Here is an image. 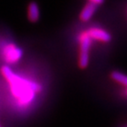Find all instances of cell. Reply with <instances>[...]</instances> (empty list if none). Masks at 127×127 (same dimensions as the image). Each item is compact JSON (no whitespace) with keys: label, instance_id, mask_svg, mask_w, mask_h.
Masks as SVG:
<instances>
[{"label":"cell","instance_id":"cell-7","mask_svg":"<svg viewBox=\"0 0 127 127\" xmlns=\"http://www.w3.org/2000/svg\"><path fill=\"white\" fill-rule=\"evenodd\" d=\"M110 78L116 83L121 85L124 87H127V75L120 71H114L110 73Z\"/></svg>","mask_w":127,"mask_h":127},{"label":"cell","instance_id":"cell-5","mask_svg":"<svg viewBox=\"0 0 127 127\" xmlns=\"http://www.w3.org/2000/svg\"><path fill=\"white\" fill-rule=\"evenodd\" d=\"M96 9H97V5H95V4L88 2L84 6L81 12H80V15H79L80 20L82 21H88L92 18V16L95 14Z\"/></svg>","mask_w":127,"mask_h":127},{"label":"cell","instance_id":"cell-6","mask_svg":"<svg viewBox=\"0 0 127 127\" xmlns=\"http://www.w3.org/2000/svg\"><path fill=\"white\" fill-rule=\"evenodd\" d=\"M28 18L31 22L38 21L40 18V10L37 3L30 2L28 6Z\"/></svg>","mask_w":127,"mask_h":127},{"label":"cell","instance_id":"cell-8","mask_svg":"<svg viewBox=\"0 0 127 127\" xmlns=\"http://www.w3.org/2000/svg\"><path fill=\"white\" fill-rule=\"evenodd\" d=\"M89 2L95 4V5H98V4H102V3L104 2V0H89Z\"/></svg>","mask_w":127,"mask_h":127},{"label":"cell","instance_id":"cell-9","mask_svg":"<svg viewBox=\"0 0 127 127\" xmlns=\"http://www.w3.org/2000/svg\"><path fill=\"white\" fill-rule=\"evenodd\" d=\"M122 95L125 99H127V87H124V90L122 92Z\"/></svg>","mask_w":127,"mask_h":127},{"label":"cell","instance_id":"cell-2","mask_svg":"<svg viewBox=\"0 0 127 127\" xmlns=\"http://www.w3.org/2000/svg\"><path fill=\"white\" fill-rule=\"evenodd\" d=\"M79 65L81 69H85L89 63L90 48L92 45V39L87 31L80 33L79 36Z\"/></svg>","mask_w":127,"mask_h":127},{"label":"cell","instance_id":"cell-1","mask_svg":"<svg viewBox=\"0 0 127 127\" xmlns=\"http://www.w3.org/2000/svg\"><path fill=\"white\" fill-rule=\"evenodd\" d=\"M1 72L6 81L9 83L12 95L20 105H28L34 101L36 93L41 91L42 87L38 84L28 79L21 78L12 71L9 66L4 65L1 68Z\"/></svg>","mask_w":127,"mask_h":127},{"label":"cell","instance_id":"cell-4","mask_svg":"<svg viewBox=\"0 0 127 127\" xmlns=\"http://www.w3.org/2000/svg\"><path fill=\"white\" fill-rule=\"evenodd\" d=\"M87 32L92 40L100 41V42H109L111 40L110 34L107 31L101 29L100 28H91Z\"/></svg>","mask_w":127,"mask_h":127},{"label":"cell","instance_id":"cell-10","mask_svg":"<svg viewBox=\"0 0 127 127\" xmlns=\"http://www.w3.org/2000/svg\"><path fill=\"white\" fill-rule=\"evenodd\" d=\"M122 127H127V125H125V126H122Z\"/></svg>","mask_w":127,"mask_h":127},{"label":"cell","instance_id":"cell-11","mask_svg":"<svg viewBox=\"0 0 127 127\" xmlns=\"http://www.w3.org/2000/svg\"><path fill=\"white\" fill-rule=\"evenodd\" d=\"M0 127H2V126H1V125H0Z\"/></svg>","mask_w":127,"mask_h":127},{"label":"cell","instance_id":"cell-3","mask_svg":"<svg viewBox=\"0 0 127 127\" xmlns=\"http://www.w3.org/2000/svg\"><path fill=\"white\" fill-rule=\"evenodd\" d=\"M22 50L14 44H9L4 50V59L8 64H14L19 62L22 58Z\"/></svg>","mask_w":127,"mask_h":127}]
</instances>
